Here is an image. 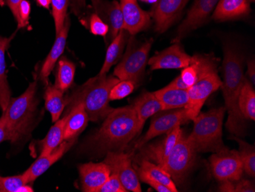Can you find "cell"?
<instances>
[{
    "mask_svg": "<svg viewBox=\"0 0 255 192\" xmlns=\"http://www.w3.org/2000/svg\"><path fill=\"white\" fill-rule=\"evenodd\" d=\"M139 134L133 105L113 109L98 131L90 137L87 148L98 156L109 152H125Z\"/></svg>",
    "mask_w": 255,
    "mask_h": 192,
    "instance_id": "1",
    "label": "cell"
},
{
    "mask_svg": "<svg viewBox=\"0 0 255 192\" xmlns=\"http://www.w3.org/2000/svg\"><path fill=\"white\" fill-rule=\"evenodd\" d=\"M244 58L233 43L224 44L223 62L224 81L220 88L223 90L228 120L226 128L236 137H242L246 132V119L239 108V97L246 77L244 75Z\"/></svg>",
    "mask_w": 255,
    "mask_h": 192,
    "instance_id": "2",
    "label": "cell"
},
{
    "mask_svg": "<svg viewBox=\"0 0 255 192\" xmlns=\"http://www.w3.org/2000/svg\"><path fill=\"white\" fill-rule=\"evenodd\" d=\"M120 80L117 77L107 74H97L96 77L89 79L66 97L68 110L76 104L82 103L90 121L104 120L114 109L109 104L110 94L111 89Z\"/></svg>",
    "mask_w": 255,
    "mask_h": 192,
    "instance_id": "3",
    "label": "cell"
},
{
    "mask_svg": "<svg viewBox=\"0 0 255 192\" xmlns=\"http://www.w3.org/2000/svg\"><path fill=\"white\" fill-rule=\"evenodd\" d=\"M193 58L198 74L194 85L188 89L189 102L184 107L190 120L198 115L206 100L223 84L218 74L219 59L214 54H196Z\"/></svg>",
    "mask_w": 255,
    "mask_h": 192,
    "instance_id": "4",
    "label": "cell"
},
{
    "mask_svg": "<svg viewBox=\"0 0 255 192\" xmlns=\"http://www.w3.org/2000/svg\"><path fill=\"white\" fill-rule=\"evenodd\" d=\"M226 107L200 112L193 119V131L187 137L196 153H216L227 150L223 140V125Z\"/></svg>",
    "mask_w": 255,
    "mask_h": 192,
    "instance_id": "5",
    "label": "cell"
},
{
    "mask_svg": "<svg viewBox=\"0 0 255 192\" xmlns=\"http://www.w3.org/2000/svg\"><path fill=\"white\" fill-rule=\"evenodd\" d=\"M37 81L30 83L25 92L19 97L11 98L5 111L2 112L11 135V143L22 140L32 130L36 116Z\"/></svg>",
    "mask_w": 255,
    "mask_h": 192,
    "instance_id": "6",
    "label": "cell"
},
{
    "mask_svg": "<svg viewBox=\"0 0 255 192\" xmlns=\"http://www.w3.org/2000/svg\"><path fill=\"white\" fill-rule=\"evenodd\" d=\"M152 38L140 42L130 35L123 59L115 68L113 75L120 81H129L135 87L141 84L145 74L149 52L153 44Z\"/></svg>",
    "mask_w": 255,
    "mask_h": 192,
    "instance_id": "7",
    "label": "cell"
},
{
    "mask_svg": "<svg viewBox=\"0 0 255 192\" xmlns=\"http://www.w3.org/2000/svg\"><path fill=\"white\" fill-rule=\"evenodd\" d=\"M196 150L187 137L182 135L161 168L170 176L176 186H181L194 167Z\"/></svg>",
    "mask_w": 255,
    "mask_h": 192,
    "instance_id": "8",
    "label": "cell"
},
{
    "mask_svg": "<svg viewBox=\"0 0 255 192\" xmlns=\"http://www.w3.org/2000/svg\"><path fill=\"white\" fill-rule=\"evenodd\" d=\"M150 127L144 137L137 140L133 148L136 151L158 136L169 133L176 127L190 121L184 108L160 110L152 116Z\"/></svg>",
    "mask_w": 255,
    "mask_h": 192,
    "instance_id": "9",
    "label": "cell"
},
{
    "mask_svg": "<svg viewBox=\"0 0 255 192\" xmlns=\"http://www.w3.org/2000/svg\"><path fill=\"white\" fill-rule=\"evenodd\" d=\"M132 153L109 152L104 163L110 172L117 175L128 192H141V188L137 173L132 167Z\"/></svg>",
    "mask_w": 255,
    "mask_h": 192,
    "instance_id": "10",
    "label": "cell"
},
{
    "mask_svg": "<svg viewBox=\"0 0 255 192\" xmlns=\"http://www.w3.org/2000/svg\"><path fill=\"white\" fill-rule=\"evenodd\" d=\"M210 169L216 180L236 182L242 179L244 173L243 164L237 150H230L213 153L210 158Z\"/></svg>",
    "mask_w": 255,
    "mask_h": 192,
    "instance_id": "11",
    "label": "cell"
},
{
    "mask_svg": "<svg viewBox=\"0 0 255 192\" xmlns=\"http://www.w3.org/2000/svg\"><path fill=\"white\" fill-rule=\"evenodd\" d=\"M183 134V130L179 126L166 133V137L162 140L155 143H146L137 150L139 152L135 157L136 163L141 160H147L162 167Z\"/></svg>",
    "mask_w": 255,
    "mask_h": 192,
    "instance_id": "12",
    "label": "cell"
},
{
    "mask_svg": "<svg viewBox=\"0 0 255 192\" xmlns=\"http://www.w3.org/2000/svg\"><path fill=\"white\" fill-rule=\"evenodd\" d=\"M219 0H196L189 10L187 17L177 28V35L172 42H180L193 30L207 21Z\"/></svg>",
    "mask_w": 255,
    "mask_h": 192,
    "instance_id": "13",
    "label": "cell"
},
{
    "mask_svg": "<svg viewBox=\"0 0 255 192\" xmlns=\"http://www.w3.org/2000/svg\"><path fill=\"white\" fill-rule=\"evenodd\" d=\"M189 0H157L149 12L157 33L167 31L181 15Z\"/></svg>",
    "mask_w": 255,
    "mask_h": 192,
    "instance_id": "14",
    "label": "cell"
},
{
    "mask_svg": "<svg viewBox=\"0 0 255 192\" xmlns=\"http://www.w3.org/2000/svg\"><path fill=\"white\" fill-rule=\"evenodd\" d=\"M192 56L184 51L180 42L157 52L147 61L151 71L184 68L191 62Z\"/></svg>",
    "mask_w": 255,
    "mask_h": 192,
    "instance_id": "15",
    "label": "cell"
},
{
    "mask_svg": "<svg viewBox=\"0 0 255 192\" xmlns=\"http://www.w3.org/2000/svg\"><path fill=\"white\" fill-rule=\"evenodd\" d=\"M120 5L124 22L123 29L130 35H135L150 27V14L139 6L137 0H120Z\"/></svg>",
    "mask_w": 255,
    "mask_h": 192,
    "instance_id": "16",
    "label": "cell"
},
{
    "mask_svg": "<svg viewBox=\"0 0 255 192\" xmlns=\"http://www.w3.org/2000/svg\"><path fill=\"white\" fill-rule=\"evenodd\" d=\"M91 2L95 13L109 25L108 38L112 41L124 26L120 2L117 0H91Z\"/></svg>",
    "mask_w": 255,
    "mask_h": 192,
    "instance_id": "17",
    "label": "cell"
},
{
    "mask_svg": "<svg viewBox=\"0 0 255 192\" xmlns=\"http://www.w3.org/2000/svg\"><path fill=\"white\" fill-rule=\"evenodd\" d=\"M78 169L81 189L85 192H98L111 174L108 166L104 162L81 164L78 166Z\"/></svg>",
    "mask_w": 255,
    "mask_h": 192,
    "instance_id": "18",
    "label": "cell"
},
{
    "mask_svg": "<svg viewBox=\"0 0 255 192\" xmlns=\"http://www.w3.org/2000/svg\"><path fill=\"white\" fill-rule=\"evenodd\" d=\"M76 140H64L59 146L50 153L44 156H39L25 173H22L27 184L34 183L39 176L44 174L51 166L57 163L58 160L72 147Z\"/></svg>",
    "mask_w": 255,
    "mask_h": 192,
    "instance_id": "19",
    "label": "cell"
},
{
    "mask_svg": "<svg viewBox=\"0 0 255 192\" xmlns=\"http://www.w3.org/2000/svg\"><path fill=\"white\" fill-rule=\"evenodd\" d=\"M255 0H219L215 7L213 18L224 21L246 18L252 12L251 5Z\"/></svg>",
    "mask_w": 255,
    "mask_h": 192,
    "instance_id": "20",
    "label": "cell"
},
{
    "mask_svg": "<svg viewBox=\"0 0 255 192\" xmlns=\"http://www.w3.org/2000/svg\"><path fill=\"white\" fill-rule=\"evenodd\" d=\"M70 26H71V20L67 16L64 26L61 28L60 32L56 35V40L52 48L41 66L39 77L41 81L47 85L48 84V77H49L50 74L54 70L56 63L59 60L64 52Z\"/></svg>",
    "mask_w": 255,
    "mask_h": 192,
    "instance_id": "21",
    "label": "cell"
},
{
    "mask_svg": "<svg viewBox=\"0 0 255 192\" xmlns=\"http://www.w3.org/2000/svg\"><path fill=\"white\" fill-rule=\"evenodd\" d=\"M137 173L138 179L144 183L150 182L160 183L171 189L173 192H177V186L164 169L151 162L141 160L137 162Z\"/></svg>",
    "mask_w": 255,
    "mask_h": 192,
    "instance_id": "22",
    "label": "cell"
},
{
    "mask_svg": "<svg viewBox=\"0 0 255 192\" xmlns=\"http://www.w3.org/2000/svg\"><path fill=\"white\" fill-rule=\"evenodd\" d=\"M64 127V140H77V137L87 127L88 115L82 103H79L67 110Z\"/></svg>",
    "mask_w": 255,
    "mask_h": 192,
    "instance_id": "23",
    "label": "cell"
},
{
    "mask_svg": "<svg viewBox=\"0 0 255 192\" xmlns=\"http://www.w3.org/2000/svg\"><path fill=\"white\" fill-rule=\"evenodd\" d=\"M132 105L137 115V128L140 133L147 119L162 110L161 104L152 92L143 93L136 98Z\"/></svg>",
    "mask_w": 255,
    "mask_h": 192,
    "instance_id": "24",
    "label": "cell"
},
{
    "mask_svg": "<svg viewBox=\"0 0 255 192\" xmlns=\"http://www.w3.org/2000/svg\"><path fill=\"white\" fill-rule=\"evenodd\" d=\"M154 93L161 104L162 110L184 108L189 102L188 90L167 85Z\"/></svg>",
    "mask_w": 255,
    "mask_h": 192,
    "instance_id": "25",
    "label": "cell"
},
{
    "mask_svg": "<svg viewBox=\"0 0 255 192\" xmlns=\"http://www.w3.org/2000/svg\"><path fill=\"white\" fill-rule=\"evenodd\" d=\"M129 36V33L126 30L122 29L118 33V35L112 40L107 49L103 67L98 74L102 75L107 74L110 68L120 61L123 57L126 43L128 42Z\"/></svg>",
    "mask_w": 255,
    "mask_h": 192,
    "instance_id": "26",
    "label": "cell"
},
{
    "mask_svg": "<svg viewBox=\"0 0 255 192\" xmlns=\"http://www.w3.org/2000/svg\"><path fill=\"white\" fill-rule=\"evenodd\" d=\"M15 34L9 38L0 35V108L5 111L11 98V92L7 80L5 52L9 47L10 42L13 39Z\"/></svg>",
    "mask_w": 255,
    "mask_h": 192,
    "instance_id": "27",
    "label": "cell"
},
{
    "mask_svg": "<svg viewBox=\"0 0 255 192\" xmlns=\"http://www.w3.org/2000/svg\"><path fill=\"white\" fill-rule=\"evenodd\" d=\"M64 94L63 91L54 85L48 84L47 86L44 95L45 108L51 114L53 123L59 120L67 106V98L64 97Z\"/></svg>",
    "mask_w": 255,
    "mask_h": 192,
    "instance_id": "28",
    "label": "cell"
},
{
    "mask_svg": "<svg viewBox=\"0 0 255 192\" xmlns=\"http://www.w3.org/2000/svg\"><path fill=\"white\" fill-rule=\"evenodd\" d=\"M67 114L63 118L54 123V125L48 131L44 140L40 141L41 153L39 156H44L52 153L57 146L64 141V127H65Z\"/></svg>",
    "mask_w": 255,
    "mask_h": 192,
    "instance_id": "29",
    "label": "cell"
},
{
    "mask_svg": "<svg viewBox=\"0 0 255 192\" xmlns=\"http://www.w3.org/2000/svg\"><path fill=\"white\" fill-rule=\"evenodd\" d=\"M75 71L76 66L72 61L65 57L60 58L57 61L54 86L65 93L74 84Z\"/></svg>",
    "mask_w": 255,
    "mask_h": 192,
    "instance_id": "30",
    "label": "cell"
},
{
    "mask_svg": "<svg viewBox=\"0 0 255 192\" xmlns=\"http://www.w3.org/2000/svg\"><path fill=\"white\" fill-rule=\"evenodd\" d=\"M239 108L246 120H255V92L253 85L247 78L241 89L239 97Z\"/></svg>",
    "mask_w": 255,
    "mask_h": 192,
    "instance_id": "31",
    "label": "cell"
},
{
    "mask_svg": "<svg viewBox=\"0 0 255 192\" xmlns=\"http://www.w3.org/2000/svg\"><path fill=\"white\" fill-rule=\"evenodd\" d=\"M233 140H236L239 144V153L243 164L245 173L251 177L255 176V146L249 144L247 142L233 136Z\"/></svg>",
    "mask_w": 255,
    "mask_h": 192,
    "instance_id": "32",
    "label": "cell"
},
{
    "mask_svg": "<svg viewBox=\"0 0 255 192\" xmlns=\"http://www.w3.org/2000/svg\"><path fill=\"white\" fill-rule=\"evenodd\" d=\"M69 0H51L52 5V15L54 17V25H55L56 35L60 32L64 26L67 11L68 8Z\"/></svg>",
    "mask_w": 255,
    "mask_h": 192,
    "instance_id": "33",
    "label": "cell"
},
{
    "mask_svg": "<svg viewBox=\"0 0 255 192\" xmlns=\"http://www.w3.org/2000/svg\"><path fill=\"white\" fill-rule=\"evenodd\" d=\"M25 185L28 184L22 174L9 177L0 176V192H18V189Z\"/></svg>",
    "mask_w": 255,
    "mask_h": 192,
    "instance_id": "34",
    "label": "cell"
},
{
    "mask_svg": "<svg viewBox=\"0 0 255 192\" xmlns=\"http://www.w3.org/2000/svg\"><path fill=\"white\" fill-rule=\"evenodd\" d=\"M134 83L129 81H120L110 91V100H121L131 94L135 89Z\"/></svg>",
    "mask_w": 255,
    "mask_h": 192,
    "instance_id": "35",
    "label": "cell"
},
{
    "mask_svg": "<svg viewBox=\"0 0 255 192\" xmlns=\"http://www.w3.org/2000/svg\"><path fill=\"white\" fill-rule=\"evenodd\" d=\"M197 74H198V67L192 56L191 62L188 66L183 68V71H181V74L179 77L181 79L182 82L184 84L187 89H189L196 83L197 80Z\"/></svg>",
    "mask_w": 255,
    "mask_h": 192,
    "instance_id": "36",
    "label": "cell"
},
{
    "mask_svg": "<svg viewBox=\"0 0 255 192\" xmlns=\"http://www.w3.org/2000/svg\"><path fill=\"white\" fill-rule=\"evenodd\" d=\"M90 32L95 35L107 37L110 31L109 25L103 21L97 14H92L89 21Z\"/></svg>",
    "mask_w": 255,
    "mask_h": 192,
    "instance_id": "37",
    "label": "cell"
},
{
    "mask_svg": "<svg viewBox=\"0 0 255 192\" xmlns=\"http://www.w3.org/2000/svg\"><path fill=\"white\" fill-rule=\"evenodd\" d=\"M126 188L123 186L120 179L116 174L111 173L102 187L99 189L98 192H127Z\"/></svg>",
    "mask_w": 255,
    "mask_h": 192,
    "instance_id": "38",
    "label": "cell"
},
{
    "mask_svg": "<svg viewBox=\"0 0 255 192\" xmlns=\"http://www.w3.org/2000/svg\"><path fill=\"white\" fill-rule=\"evenodd\" d=\"M31 4L28 0H22L19 5L18 13H19L20 21L18 28H25L28 25L31 13Z\"/></svg>",
    "mask_w": 255,
    "mask_h": 192,
    "instance_id": "39",
    "label": "cell"
},
{
    "mask_svg": "<svg viewBox=\"0 0 255 192\" xmlns=\"http://www.w3.org/2000/svg\"><path fill=\"white\" fill-rule=\"evenodd\" d=\"M254 183L248 179H239L235 183V192H255Z\"/></svg>",
    "mask_w": 255,
    "mask_h": 192,
    "instance_id": "40",
    "label": "cell"
},
{
    "mask_svg": "<svg viewBox=\"0 0 255 192\" xmlns=\"http://www.w3.org/2000/svg\"><path fill=\"white\" fill-rule=\"evenodd\" d=\"M6 140L11 141V135H10L9 130L7 127L5 117L2 114L0 117V144Z\"/></svg>",
    "mask_w": 255,
    "mask_h": 192,
    "instance_id": "41",
    "label": "cell"
},
{
    "mask_svg": "<svg viewBox=\"0 0 255 192\" xmlns=\"http://www.w3.org/2000/svg\"><path fill=\"white\" fill-rule=\"evenodd\" d=\"M5 3L8 5V8L11 10V12L13 14L15 20H16L17 24H19L20 18L19 13H18V9H19V5L22 0H4Z\"/></svg>",
    "mask_w": 255,
    "mask_h": 192,
    "instance_id": "42",
    "label": "cell"
},
{
    "mask_svg": "<svg viewBox=\"0 0 255 192\" xmlns=\"http://www.w3.org/2000/svg\"><path fill=\"white\" fill-rule=\"evenodd\" d=\"M248 75H249V81L252 83V85L255 84V60L250 59L248 61Z\"/></svg>",
    "mask_w": 255,
    "mask_h": 192,
    "instance_id": "43",
    "label": "cell"
},
{
    "mask_svg": "<svg viewBox=\"0 0 255 192\" xmlns=\"http://www.w3.org/2000/svg\"><path fill=\"white\" fill-rule=\"evenodd\" d=\"M235 183L233 181H225L222 182L219 186V192H235Z\"/></svg>",
    "mask_w": 255,
    "mask_h": 192,
    "instance_id": "44",
    "label": "cell"
},
{
    "mask_svg": "<svg viewBox=\"0 0 255 192\" xmlns=\"http://www.w3.org/2000/svg\"><path fill=\"white\" fill-rule=\"evenodd\" d=\"M147 185H149L150 187H152L157 192H173L171 189H169L167 186L160 184V183H155V182H150V183H147Z\"/></svg>",
    "mask_w": 255,
    "mask_h": 192,
    "instance_id": "45",
    "label": "cell"
},
{
    "mask_svg": "<svg viewBox=\"0 0 255 192\" xmlns=\"http://www.w3.org/2000/svg\"><path fill=\"white\" fill-rule=\"evenodd\" d=\"M36 2L38 6L48 9L51 4V0H36Z\"/></svg>",
    "mask_w": 255,
    "mask_h": 192,
    "instance_id": "46",
    "label": "cell"
},
{
    "mask_svg": "<svg viewBox=\"0 0 255 192\" xmlns=\"http://www.w3.org/2000/svg\"><path fill=\"white\" fill-rule=\"evenodd\" d=\"M33 192L34 190H33L31 186H28V185H25V186H21L19 189H18V192Z\"/></svg>",
    "mask_w": 255,
    "mask_h": 192,
    "instance_id": "47",
    "label": "cell"
},
{
    "mask_svg": "<svg viewBox=\"0 0 255 192\" xmlns=\"http://www.w3.org/2000/svg\"><path fill=\"white\" fill-rule=\"evenodd\" d=\"M79 5L81 7H84L85 5V0H77Z\"/></svg>",
    "mask_w": 255,
    "mask_h": 192,
    "instance_id": "48",
    "label": "cell"
},
{
    "mask_svg": "<svg viewBox=\"0 0 255 192\" xmlns=\"http://www.w3.org/2000/svg\"><path fill=\"white\" fill-rule=\"evenodd\" d=\"M142 2H147V3H153V2H157V0H141Z\"/></svg>",
    "mask_w": 255,
    "mask_h": 192,
    "instance_id": "49",
    "label": "cell"
}]
</instances>
